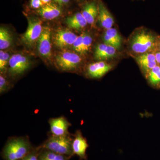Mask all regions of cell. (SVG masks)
Returning <instances> with one entry per match:
<instances>
[{
	"instance_id": "cell-1",
	"label": "cell",
	"mask_w": 160,
	"mask_h": 160,
	"mask_svg": "<svg viewBox=\"0 0 160 160\" xmlns=\"http://www.w3.org/2000/svg\"><path fill=\"white\" fill-rule=\"evenodd\" d=\"M27 137L10 138L2 151L5 160H21L33 150Z\"/></svg>"
},
{
	"instance_id": "cell-2",
	"label": "cell",
	"mask_w": 160,
	"mask_h": 160,
	"mask_svg": "<svg viewBox=\"0 0 160 160\" xmlns=\"http://www.w3.org/2000/svg\"><path fill=\"white\" fill-rule=\"evenodd\" d=\"M72 140L73 138L71 137L70 135L65 136L51 135L40 148L50 150L58 154L71 157L73 155Z\"/></svg>"
},
{
	"instance_id": "cell-3",
	"label": "cell",
	"mask_w": 160,
	"mask_h": 160,
	"mask_svg": "<svg viewBox=\"0 0 160 160\" xmlns=\"http://www.w3.org/2000/svg\"><path fill=\"white\" fill-rule=\"evenodd\" d=\"M82 61V58L78 54L69 51L61 52L55 58L57 66L64 71H74L78 68Z\"/></svg>"
},
{
	"instance_id": "cell-4",
	"label": "cell",
	"mask_w": 160,
	"mask_h": 160,
	"mask_svg": "<svg viewBox=\"0 0 160 160\" xmlns=\"http://www.w3.org/2000/svg\"><path fill=\"white\" fill-rule=\"evenodd\" d=\"M42 21L38 19L30 18L28 28L22 36L23 42L28 47L33 46L39 38L42 32Z\"/></svg>"
},
{
	"instance_id": "cell-5",
	"label": "cell",
	"mask_w": 160,
	"mask_h": 160,
	"mask_svg": "<svg viewBox=\"0 0 160 160\" xmlns=\"http://www.w3.org/2000/svg\"><path fill=\"white\" fill-rule=\"evenodd\" d=\"M155 38L149 32L143 31L139 32L132 39L131 49L136 53H145L154 46Z\"/></svg>"
},
{
	"instance_id": "cell-6",
	"label": "cell",
	"mask_w": 160,
	"mask_h": 160,
	"mask_svg": "<svg viewBox=\"0 0 160 160\" xmlns=\"http://www.w3.org/2000/svg\"><path fill=\"white\" fill-rule=\"evenodd\" d=\"M31 63L26 56L17 53L12 55L9 59L8 72L12 77L23 74L30 68Z\"/></svg>"
},
{
	"instance_id": "cell-7",
	"label": "cell",
	"mask_w": 160,
	"mask_h": 160,
	"mask_svg": "<svg viewBox=\"0 0 160 160\" xmlns=\"http://www.w3.org/2000/svg\"><path fill=\"white\" fill-rule=\"evenodd\" d=\"M78 36L68 29H58L52 36L53 44L56 47L63 49L73 45Z\"/></svg>"
},
{
	"instance_id": "cell-8",
	"label": "cell",
	"mask_w": 160,
	"mask_h": 160,
	"mask_svg": "<svg viewBox=\"0 0 160 160\" xmlns=\"http://www.w3.org/2000/svg\"><path fill=\"white\" fill-rule=\"evenodd\" d=\"M51 31L49 27H43L42 32L38 41V50L42 56L47 59L51 57Z\"/></svg>"
},
{
	"instance_id": "cell-9",
	"label": "cell",
	"mask_w": 160,
	"mask_h": 160,
	"mask_svg": "<svg viewBox=\"0 0 160 160\" xmlns=\"http://www.w3.org/2000/svg\"><path fill=\"white\" fill-rule=\"evenodd\" d=\"M52 135L65 136L69 135V128L71 124L65 117L52 118L49 120Z\"/></svg>"
},
{
	"instance_id": "cell-10",
	"label": "cell",
	"mask_w": 160,
	"mask_h": 160,
	"mask_svg": "<svg viewBox=\"0 0 160 160\" xmlns=\"http://www.w3.org/2000/svg\"><path fill=\"white\" fill-rule=\"evenodd\" d=\"M87 140L83 136L81 131H77L72 140V153L77 155L81 159H86V151L88 148Z\"/></svg>"
},
{
	"instance_id": "cell-11",
	"label": "cell",
	"mask_w": 160,
	"mask_h": 160,
	"mask_svg": "<svg viewBox=\"0 0 160 160\" xmlns=\"http://www.w3.org/2000/svg\"><path fill=\"white\" fill-rule=\"evenodd\" d=\"M112 66L101 61L90 64L87 68V74L90 78H99L111 69Z\"/></svg>"
},
{
	"instance_id": "cell-12",
	"label": "cell",
	"mask_w": 160,
	"mask_h": 160,
	"mask_svg": "<svg viewBox=\"0 0 160 160\" xmlns=\"http://www.w3.org/2000/svg\"><path fill=\"white\" fill-rule=\"evenodd\" d=\"M116 49L105 44H101L96 47L94 57L99 60H107L114 57L116 53Z\"/></svg>"
},
{
	"instance_id": "cell-13",
	"label": "cell",
	"mask_w": 160,
	"mask_h": 160,
	"mask_svg": "<svg viewBox=\"0 0 160 160\" xmlns=\"http://www.w3.org/2000/svg\"><path fill=\"white\" fill-rule=\"evenodd\" d=\"M98 17L101 25L104 29L107 30L112 28L114 24L113 18L102 2L98 5Z\"/></svg>"
},
{
	"instance_id": "cell-14",
	"label": "cell",
	"mask_w": 160,
	"mask_h": 160,
	"mask_svg": "<svg viewBox=\"0 0 160 160\" xmlns=\"http://www.w3.org/2000/svg\"><path fill=\"white\" fill-rule=\"evenodd\" d=\"M38 12L45 19L52 20L59 16L61 10L57 5L50 3L44 5L38 10Z\"/></svg>"
},
{
	"instance_id": "cell-15",
	"label": "cell",
	"mask_w": 160,
	"mask_h": 160,
	"mask_svg": "<svg viewBox=\"0 0 160 160\" xmlns=\"http://www.w3.org/2000/svg\"><path fill=\"white\" fill-rule=\"evenodd\" d=\"M88 24L93 25L98 14V5L95 1L86 4L82 12Z\"/></svg>"
},
{
	"instance_id": "cell-16",
	"label": "cell",
	"mask_w": 160,
	"mask_h": 160,
	"mask_svg": "<svg viewBox=\"0 0 160 160\" xmlns=\"http://www.w3.org/2000/svg\"><path fill=\"white\" fill-rule=\"evenodd\" d=\"M137 61L141 68L146 72H149L157 66L155 55L152 53H143L137 58Z\"/></svg>"
},
{
	"instance_id": "cell-17",
	"label": "cell",
	"mask_w": 160,
	"mask_h": 160,
	"mask_svg": "<svg viewBox=\"0 0 160 160\" xmlns=\"http://www.w3.org/2000/svg\"><path fill=\"white\" fill-rule=\"evenodd\" d=\"M104 43L114 47L116 49H119L122 44V38L115 29L111 28L107 29L103 37Z\"/></svg>"
},
{
	"instance_id": "cell-18",
	"label": "cell",
	"mask_w": 160,
	"mask_h": 160,
	"mask_svg": "<svg viewBox=\"0 0 160 160\" xmlns=\"http://www.w3.org/2000/svg\"><path fill=\"white\" fill-rule=\"evenodd\" d=\"M66 23L69 28L77 30L82 29L88 24L82 12H77L67 18Z\"/></svg>"
},
{
	"instance_id": "cell-19",
	"label": "cell",
	"mask_w": 160,
	"mask_h": 160,
	"mask_svg": "<svg viewBox=\"0 0 160 160\" xmlns=\"http://www.w3.org/2000/svg\"><path fill=\"white\" fill-rule=\"evenodd\" d=\"M38 158L39 160H68L69 158L67 156L44 149L39 152Z\"/></svg>"
},
{
	"instance_id": "cell-20",
	"label": "cell",
	"mask_w": 160,
	"mask_h": 160,
	"mask_svg": "<svg viewBox=\"0 0 160 160\" xmlns=\"http://www.w3.org/2000/svg\"><path fill=\"white\" fill-rule=\"evenodd\" d=\"M12 38L10 32L6 28L0 29V49L3 50L9 48L12 43Z\"/></svg>"
},
{
	"instance_id": "cell-21",
	"label": "cell",
	"mask_w": 160,
	"mask_h": 160,
	"mask_svg": "<svg viewBox=\"0 0 160 160\" xmlns=\"http://www.w3.org/2000/svg\"><path fill=\"white\" fill-rule=\"evenodd\" d=\"M148 79L151 85L157 86L160 85V67L157 66L149 72Z\"/></svg>"
},
{
	"instance_id": "cell-22",
	"label": "cell",
	"mask_w": 160,
	"mask_h": 160,
	"mask_svg": "<svg viewBox=\"0 0 160 160\" xmlns=\"http://www.w3.org/2000/svg\"><path fill=\"white\" fill-rule=\"evenodd\" d=\"M10 57L6 52L0 51V70L1 74L5 73L7 71V66L9 65Z\"/></svg>"
},
{
	"instance_id": "cell-23",
	"label": "cell",
	"mask_w": 160,
	"mask_h": 160,
	"mask_svg": "<svg viewBox=\"0 0 160 160\" xmlns=\"http://www.w3.org/2000/svg\"><path fill=\"white\" fill-rule=\"evenodd\" d=\"M92 38L89 34H85L83 38L82 44L81 48V54H84L88 52L92 44Z\"/></svg>"
},
{
	"instance_id": "cell-24",
	"label": "cell",
	"mask_w": 160,
	"mask_h": 160,
	"mask_svg": "<svg viewBox=\"0 0 160 160\" xmlns=\"http://www.w3.org/2000/svg\"><path fill=\"white\" fill-rule=\"evenodd\" d=\"M9 84L6 77L3 74L0 75V93L3 94L9 89Z\"/></svg>"
},
{
	"instance_id": "cell-25",
	"label": "cell",
	"mask_w": 160,
	"mask_h": 160,
	"mask_svg": "<svg viewBox=\"0 0 160 160\" xmlns=\"http://www.w3.org/2000/svg\"><path fill=\"white\" fill-rule=\"evenodd\" d=\"M86 33L82 32L79 36H78L77 38L75 40L73 45L72 48L73 49L78 52L81 53V48H82V44L83 38Z\"/></svg>"
},
{
	"instance_id": "cell-26",
	"label": "cell",
	"mask_w": 160,
	"mask_h": 160,
	"mask_svg": "<svg viewBox=\"0 0 160 160\" xmlns=\"http://www.w3.org/2000/svg\"><path fill=\"white\" fill-rule=\"evenodd\" d=\"M38 149H33L31 152L21 160H39L38 158Z\"/></svg>"
},
{
	"instance_id": "cell-27",
	"label": "cell",
	"mask_w": 160,
	"mask_h": 160,
	"mask_svg": "<svg viewBox=\"0 0 160 160\" xmlns=\"http://www.w3.org/2000/svg\"><path fill=\"white\" fill-rule=\"evenodd\" d=\"M44 4L41 0H31L30 2V6L33 9H40L43 6Z\"/></svg>"
},
{
	"instance_id": "cell-28",
	"label": "cell",
	"mask_w": 160,
	"mask_h": 160,
	"mask_svg": "<svg viewBox=\"0 0 160 160\" xmlns=\"http://www.w3.org/2000/svg\"><path fill=\"white\" fill-rule=\"evenodd\" d=\"M54 1L59 5L62 6V5H66L67 3H69L70 0H54Z\"/></svg>"
},
{
	"instance_id": "cell-29",
	"label": "cell",
	"mask_w": 160,
	"mask_h": 160,
	"mask_svg": "<svg viewBox=\"0 0 160 160\" xmlns=\"http://www.w3.org/2000/svg\"><path fill=\"white\" fill-rule=\"evenodd\" d=\"M156 59L158 63L160 64V52H158L155 54Z\"/></svg>"
},
{
	"instance_id": "cell-30",
	"label": "cell",
	"mask_w": 160,
	"mask_h": 160,
	"mask_svg": "<svg viewBox=\"0 0 160 160\" xmlns=\"http://www.w3.org/2000/svg\"><path fill=\"white\" fill-rule=\"evenodd\" d=\"M41 1L42 2L44 5H46V4H48V3H50L51 0H41Z\"/></svg>"
},
{
	"instance_id": "cell-31",
	"label": "cell",
	"mask_w": 160,
	"mask_h": 160,
	"mask_svg": "<svg viewBox=\"0 0 160 160\" xmlns=\"http://www.w3.org/2000/svg\"></svg>"
}]
</instances>
